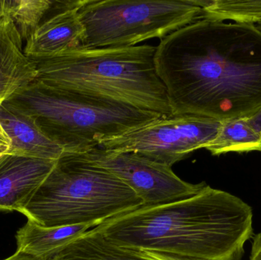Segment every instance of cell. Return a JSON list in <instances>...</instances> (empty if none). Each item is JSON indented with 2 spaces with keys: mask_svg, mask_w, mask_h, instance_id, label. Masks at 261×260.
<instances>
[{
  "mask_svg": "<svg viewBox=\"0 0 261 260\" xmlns=\"http://www.w3.org/2000/svg\"><path fill=\"white\" fill-rule=\"evenodd\" d=\"M156 73L173 116L249 119L261 108V32L201 19L156 46Z\"/></svg>",
  "mask_w": 261,
  "mask_h": 260,
  "instance_id": "1",
  "label": "cell"
},
{
  "mask_svg": "<svg viewBox=\"0 0 261 260\" xmlns=\"http://www.w3.org/2000/svg\"><path fill=\"white\" fill-rule=\"evenodd\" d=\"M119 245L196 259L240 260L253 238V211L239 197L205 186L186 199L141 206L91 229Z\"/></svg>",
  "mask_w": 261,
  "mask_h": 260,
  "instance_id": "2",
  "label": "cell"
},
{
  "mask_svg": "<svg viewBox=\"0 0 261 260\" xmlns=\"http://www.w3.org/2000/svg\"><path fill=\"white\" fill-rule=\"evenodd\" d=\"M156 47H78L30 59L44 85L171 117L167 90L156 73Z\"/></svg>",
  "mask_w": 261,
  "mask_h": 260,
  "instance_id": "3",
  "label": "cell"
},
{
  "mask_svg": "<svg viewBox=\"0 0 261 260\" xmlns=\"http://www.w3.org/2000/svg\"><path fill=\"white\" fill-rule=\"evenodd\" d=\"M6 102L31 116L65 154H84L165 118L119 102L54 88L38 81Z\"/></svg>",
  "mask_w": 261,
  "mask_h": 260,
  "instance_id": "4",
  "label": "cell"
},
{
  "mask_svg": "<svg viewBox=\"0 0 261 260\" xmlns=\"http://www.w3.org/2000/svg\"><path fill=\"white\" fill-rule=\"evenodd\" d=\"M117 177L79 154H64L21 211L44 227L92 224L142 206Z\"/></svg>",
  "mask_w": 261,
  "mask_h": 260,
  "instance_id": "5",
  "label": "cell"
},
{
  "mask_svg": "<svg viewBox=\"0 0 261 260\" xmlns=\"http://www.w3.org/2000/svg\"><path fill=\"white\" fill-rule=\"evenodd\" d=\"M202 0H83L82 47L136 46L202 19Z\"/></svg>",
  "mask_w": 261,
  "mask_h": 260,
  "instance_id": "6",
  "label": "cell"
},
{
  "mask_svg": "<svg viewBox=\"0 0 261 260\" xmlns=\"http://www.w3.org/2000/svg\"><path fill=\"white\" fill-rule=\"evenodd\" d=\"M221 121L199 115L161 118L102 143L99 148L135 153L172 167L213 141Z\"/></svg>",
  "mask_w": 261,
  "mask_h": 260,
  "instance_id": "7",
  "label": "cell"
},
{
  "mask_svg": "<svg viewBox=\"0 0 261 260\" xmlns=\"http://www.w3.org/2000/svg\"><path fill=\"white\" fill-rule=\"evenodd\" d=\"M110 172L130 188L142 206H159L186 199L200 192L206 184H191L181 180L172 168L135 153L95 148L78 154Z\"/></svg>",
  "mask_w": 261,
  "mask_h": 260,
  "instance_id": "8",
  "label": "cell"
},
{
  "mask_svg": "<svg viewBox=\"0 0 261 260\" xmlns=\"http://www.w3.org/2000/svg\"><path fill=\"white\" fill-rule=\"evenodd\" d=\"M59 2L56 13L42 21L24 42V53L31 59L48 57L82 46L85 27L78 10L83 0Z\"/></svg>",
  "mask_w": 261,
  "mask_h": 260,
  "instance_id": "9",
  "label": "cell"
},
{
  "mask_svg": "<svg viewBox=\"0 0 261 260\" xmlns=\"http://www.w3.org/2000/svg\"><path fill=\"white\" fill-rule=\"evenodd\" d=\"M57 161L13 154L0 157V212L21 213Z\"/></svg>",
  "mask_w": 261,
  "mask_h": 260,
  "instance_id": "10",
  "label": "cell"
},
{
  "mask_svg": "<svg viewBox=\"0 0 261 260\" xmlns=\"http://www.w3.org/2000/svg\"><path fill=\"white\" fill-rule=\"evenodd\" d=\"M24 47L15 23L5 12L0 18V106L36 80V67Z\"/></svg>",
  "mask_w": 261,
  "mask_h": 260,
  "instance_id": "11",
  "label": "cell"
},
{
  "mask_svg": "<svg viewBox=\"0 0 261 260\" xmlns=\"http://www.w3.org/2000/svg\"><path fill=\"white\" fill-rule=\"evenodd\" d=\"M0 125L10 140L9 154L58 160L64 149L50 140L29 114L8 102L0 106Z\"/></svg>",
  "mask_w": 261,
  "mask_h": 260,
  "instance_id": "12",
  "label": "cell"
},
{
  "mask_svg": "<svg viewBox=\"0 0 261 260\" xmlns=\"http://www.w3.org/2000/svg\"><path fill=\"white\" fill-rule=\"evenodd\" d=\"M92 224L44 227L28 220L17 232V251L41 260H51L66 246L93 228Z\"/></svg>",
  "mask_w": 261,
  "mask_h": 260,
  "instance_id": "13",
  "label": "cell"
},
{
  "mask_svg": "<svg viewBox=\"0 0 261 260\" xmlns=\"http://www.w3.org/2000/svg\"><path fill=\"white\" fill-rule=\"evenodd\" d=\"M51 260H159L143 250L123 247L91 229L66 246Z\"/></svg>",
  "mask_w": 261,
  "mask_h": 260,
  "instance_id": "14",
  "label": "cell"
},
{
  "mask_svg": "<svg viewBox=\"0 0 261 260\" xmlns=\"http://www.w3.org/2000/svg\"><path fill=\"white\" fill-rule=\"evenodd\" d=\"M205 149L213 155L261 151V137L248 123L247 119H228L221 122L217 136Z\"/></svg>",
  "mask_w": 261,
  "mask_h": 260,
  "instance_id": "15",
  "label": "cell"
},
{
  "mask_svg": "<svg viewBox=\"0 0 261 260\" xmlns=\"http://www.w3.org/2000/svg\"><path fill=\"white\" fill-rule=\"evenodd\" d=\"M202 19L256 25L261 21V0H205Z\"/></svg>",
  "mask_w": 261,
  "mask_h": 260,
  "instance_id": "16",
  "label": "cell"
},
{
  "mask_svg": "<svg viewBox=\"0 0 261 260\" xmlns=\"http://www.w3.org/2000/svg\"><path fill=\"white\" fill-rule=\"evenodd\" d=\"M50 0H4L5 12L15 23L25 42L53 7Z\"/></svg>",
  "mask_w": 261,
  "mask_h": 260,
  "instance_id": "17",
  "label": "cell"
},
{
  "mask_svg": "<svg viewBox=\"0 0 261 260\" xmlns=\"http://www.w3.org/2000/svg\"><path fill=\"white\" fill-rule=\"evenodd\" d=\"M250 260H261V232L253 237Z\"/></svg>",
  "mask_w": 261,
  "mask_h": 260,
  "instance_id": "18",
  "label": "cell"
},
{
  "mask_svg": "<svg viewBox=\"0 0 261 260\" xmlns=\"http://www.w3.org/2000/svg\"><path fill=\"white\" fill-rule=\"evenodd\" d=\"M150 256L159 260H220L196 259V258L186 257V256H176V255L167 254V253H155V252L145 251Z\"/></svg>",
  "mask_w": 261,
  "mask_h": 260,
  "instance_id": "19",
  "label": "cell"
},
{
  "mask_svg": "<svg viewBox=\"0 0 261 260\" xmlns=\"http://www.w3.org/2000/svg\"><path fill=\"white\" fill-rule=\"evenodd\" d=\"M10 140L6 133L0 125V157L9 154Z\"/></svg>",
  "mask_w": 261,
  "mask_h": 260,
  "instance_id": "20",
  "label": "cell"
},
{
  "mask_svg": "<svg viewBox=\"0 0 261 260\" xmlns=\"http://www.w3.org/2000/svg\"><path fill=\"white\" fill-rule=\"evenodd\" d=\"M247 122L261 137V108L254 116L247 119Z\"/></svg>",
  "mask_w": 261,
  "mask_h": 260,
  "instance_id": "21",
  "label": "cell"
},
{
  "mask_svg": "<svg viewBox=\"0 0 261 260\" xmlns=\"http://www.w3.org/2000/svg\"><path fill=\"white\" fill-rule=\"evenodd\" d=\"M3 260H41L38 259V258L35 257V256H31V255L28 254V253H23L21 251H17L14 253L12 256L10 257L7 258V259Z\"/></svg>",
  "mask_w": 261,
  "mask_h": 260,
  "instance_id": "22",
  "label": "cell"
},
{
  "mask_svg": "<svg viewBox=\"0 0 261 260\" xmlns=\"http://www.w3.org/2000/svg\"><path fill=\"white\" fill-rule=\"evenodd\" d=\"M5 14L4 0H0V18Z\"/></svg>",
  "mask_w": 261,
  "mask_h": 260,
  "instance_id": "23",
  "label": "cell"
},
{
  "mask_svg": "<svg viewBox=\"0 0 261 260\" xmlns=\"http://www.w3.org/2000/svg\"><path fill=\"white\" fill-rule=\"evenodd\" d=\"M256 27H257V28L258 29L259 31H260L261 32V21L260 22L257 23V24H256Z\"/></svg>",
  "mask_w": 261,
  "mask_h": 260,
  "instance_id": "24",
  "label": "cell"
}]
</instances>
